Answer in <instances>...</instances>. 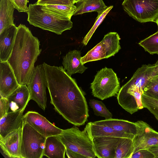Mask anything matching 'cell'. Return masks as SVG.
<instances>
[{
  "label": "cell",
  "instance_id": "33",
  "mask_svg": "<svg viewBox=\"0 0 158 158\" xmlns=\"http://www.w3.org/2000/svg\"><path fill=\"white\" fill-rule=\"evenodd\" d=\"M130 158H155V156L148 149H143L133 152Z\"/></svg>",
  "mask_w": 158,
  "mask_h": 158
},
{
  "label": "cell",
  "instance_id": "28",
  "mask_svg": "<svg viewBox=\"0 0 158 158\" xmlns=\"http://www.w3.org/2000/svg\"><path fill=\"white\" fill-rule=\"evenodd\" d=\"M113 7V6H107L102 11L98 13V16L93 26L82 41V43L84 45L86 46L87 44L97 28L102 22Z\"/></svg>",
  "mask_w": 158,
  "mask_h": 158
},
{
  "label": "cell",
  "instance_id": "36",
  "mask_svg": "<svg viewBox=\"0 0 158 158\" xmlns=\"http://www.w3.org/2000/svg\"><path fill=\"white\" fill-rule=\"evenodd\" d=\"M66 153L69 158H85L83 155L73 151L66 149Z\"/></svg>",
  "mask_w": 158,
  "mask_h": 158
},
{
  "label": "cell",
  "instance_id": "2",
  "mask_svg": "<svg viewBox=\"0 0 158 158\" xmlns=\"http://www.w3.org/2000/svg\"><path fill=\"white\" fill-rule=\"evenodd\" d=\"M40 46V41L28 27L21 24L17 27L13 50L7 61L20 85L29 83L35 63L41 51Z\"/></svg>",
  "mask_w": 158,
  "mask_h": 158
},
{
  "label": "cell",
  "instance_id": "39",
  "mask_svg": "<svg viewBox=\"0 0 158 158\" xmlns=\"http://www.w3.org/2000/svg\"><path fill=\"white\" fill-rule=\"evenodd\" d=\"M81 0H74V3L75 4Z\"/></svg>",
  "mask_w": 158,
  "mask_h": 158
},
{
  "label": "cell",
  "instance_id": "24",
  "mask_svg": "<svg viewBox=\"0 0 158 158\" xmlns=\"http://www.w3.org/2000/svg\"><path fill=\"white\" fill-rule=\"evenodd\" d=\"M42 8L56 16L71 19L77 9L75 4L71 5H41Z\"/></svg>",
  "mask_w": 158,
  "mask_h": 158
},
{
  "label": "cell",
  "instance_id": "9",
  "mask_svg": "<svg viewBox=\"0 0 158 158\" xmlns=\"http://www.w3.org/2000/svg\"><path fill=\"white\" fill-rule=\"evenodd\" d=\"M135 123L137 131L133 139V153L140 149H148L150 146L158 145V132L143 121H138Z\"/></svg>",
  "mask_w": 158,
  "mask_h": 158
},
{
  "label": "cell",
  "instance_id": "32",
  "mask_svg": "<svg viewBox=\"0 0 158 158\" xmlns=\"http://www.w3.org/2000/svg\"><path fill=\"white\" fill-rule=\"evenodd\" d=\"M36 4L41 5H71L75 4L74 0H38Z\"/></svg>",
  "mask_w": 158,
  "mask_h": 158
},
{
  "label": "cell",
  "instance_id": "1",
  "mask_svg": "<svg viewBox=\"0 0 158 158\" xmlns=\"http://www.w3.org/2000/svg\"><path fill=\"white\" fill-rule=\"evenodd\" d=\"M43 64L50 102L55 110L74 125H84L89 117L85 93L63 66Z\"/></svg>",
  "mask_w": 158,
  "mask_h": 158
},
{
  "label": "cell",
  "instance_id": "7",
  "mask_svg": "<svg viewBox=\"0 0 158 158\" xmlns=\"http://www.w3.org/2000/svg\"><path fill=\"white\" fill-rule=\"evenodd\" d=\"M122 5L129 16L140 23L156 22L158 17V0H124Z\"/></svg>",
  "mask_w": 158,
  "mask_h": 158
},
{
  "label": "cell",
  "instance_id": "25",
  "mask_svg": "<svg viewBox=\"0 0 158 158\" xmlns=\"http://www.w3.org/2000/svg\"><path fill=\"white\" fill-rule=\"evenodd\" d=\"M133 139L120 138L116 148L115 158H130L133 152Z\"/></svg>",
  "mask_w": 158,
  "mask_h": 158
},
{
  "label": "cell",
  "instance_id": "21",
  "mask_svg": "<svg viewBox=\"0 0 158 158\" xmlns=\"http://www.w3.org/2000/svg\"><path fill=\"white\" fill-rule=\"evenodd\" d=\"M120 40L119 35L116 32H110L104 35L101 42L106 58L114 56L121 49Z\"/></svg>",
  "mask_w": 158,
  "mask_h": 158
},
{
  "label": "cell",
  "instance_id": "22",
  "mask_svg": "<svg viewBox=\"0 0 158 158\" xmlns=\"http://www.w3.org/2000/svg\"><path fill=\"white\" fill-rule=\"evenodd\" d=\"M15 9L10 0H0V33L9 26L14 24Z\"/></svg>",
  "mask_w": 158,
  "mask_h": 158
},
{
  "label": "cell",
  "instance_id": "29",
  "mask_svg": "<svg viewBox=\"0 0 158 158\" xmlns=\"http://www.w3.org/2000/svg\"><path fill=\"white\" fill-rule=\"evenodd\" d=\"M89 104L92 108L94 114L97 116H100L108 119L112 118V114L107 108L105 105L101 101L95 99L89 100Z\"/></svg>",
  "mask_w": 158,
  "mask_h": 158
},
{
  "label": "cell",
  "instance_id": "41",
  "mask_svg": "<svg viewBox=\"0 0 158 158\" xmlns=\"http://www.w3.org/2000/svg\"></svg>",
  "mask_w": 158,
  "mask_h": 158
},
{
  "label": "cell",
  "instance_id": "19",
  "mask_svg": "<svg viewBox=\"0 0 158 158\" xmlns=\"http://www.w3.org/2000/svg\"><path fill=\"white\" fill-rule=\"evenodd\" d=\"M66 147L58 135L46 138L44 152V156L49 158H64Z\"/></svg>",
  "mask_w": 158,
  "mask_h": 158
},
{
  "label": "cell",
  "instance_id": "15",
  "mask_svg": "<svg viewBox=\"0 0 158 158\" xmlns=\"http://www.w3.org/2000/svg\"><path fill=\"white\" fill-rule=\"evenodd\" d=\"M24 110L9 112L0 119V140L23 125Z\"/></svg>",
  "mask_w": 158,
  "mask_h": 158
},
{
  "label": "cell",
  "instance_id": "26",
  "mask_svg": "<svg viewBox=\"0 0 158 158\" xmlns=\"http://www.w3.org/2000/svg\"><path fill=\"white\" fill-rule=\"evenodd\" d=\"M106 58L105 52L101 41L94 48L81 57V62L84 64L89 62L99 60Z\"/></svg>",
  "mask_w": 158,
  "mask_h": 158
},
{
  "label": "cell",
  "instance_id": "18",
  "mask_svg": "<svg viewBox=\"0 0 158 158\" xmlns=\"http://www.w3.org/2000/svg\"><path fill=\"white\" fill-rule=\"evenodd\" d=\"M81 52L80 51H70L63 57V68L70 76L78 73L82 74L88 68L81 62Z\"/></svg>",
  "mask_w": 158,
  "mask_h": 158
},
{
  "label": "cell",
  "instance_id": "27",
  "mask_svg": "<svg viewBox=\"0 0 158 158\" xmlns=\"http://www.w3.org/2000/svg\"><path fill=\"white\" fill-rule=\"evenodd\" d=\"M139 44L151 54H158V31L140 41Z\"/></svg>",
  "mask_w": 158,
  "mask_h": 158
},
{
  "label": "cell",
  "instance_id": "17",
  "mask_svg": "<svg viewBox=\"0 0 158 158\" xmlns=\"http://www.w3.org/2000/svg\"><path fill=\"white\" fill-rule=\"evenodd\" d=\"M84 130L91 140L95 137L102 136L126 138L133 139L135 136L119 132L106 126L96 124L93 122H90L87 123Z\"/></svg>",
  "mask_w": 158,
  "mask_h": 158
},
{
  "label": "cell",
  "instance_id": "14",
  "mask_svg": "<svg viewBox=\"0 0 158 158\" xmlns=\"http://www.w3.org/2000/svg\"><path fill=\"white\" fill-rule=\"evenodd\" d=\"M17 31L15 24L7 27L0 33V61H7L13 48Z\"/></svg>",
  "mask_w": 158,
  "mask_h": 158
},
{
  "label": "cell",
  "instance_id": "34",
  "mask_svg": "<svg viewBox=\"0 0 158 158\" xmlns=\"http://www.w3.org/2000/svg\"><path fill=\"white\" fill-rule=\"evenodd\" d=\"M15 9L19 12H24L27 13L28 7L27 6L28 0H10Z\"/></svg>",
  "mask_w": 158,
  "mask_h": 158
},
{
  "label": "cell",
  "instance_id": "37",
  "mask_svg": "<svg viewBox=\"0 0 158 158\" xmlns=\"http://www.w3.org/2000/svg\"><path fill=\"white\" fill-rule=\"evenodd\" d=\"M148 149L154 154L155 158H158V145L150 146Z\"/></svg>",
  "mask_w": 158,
  "mask_h": 158
},
{
  "label": "cell",
  "instance_id": "5",
  "mask_svg": "<svg viewBox=\"0 0 158 158\" xmlns=\"http://www.w3.org/2000/svg\"><path fill=\"white\" fill-rule=\"evenodd\" d=\"M90 88L94 97L103 100L117 95L121 88L116 73L105 67L97 72Z\"/></svg>",
  "mask_w": 158,
  "mask_h": 158
},
{
  "label": "cell",
  "instance_id": "12",
  "mask_svg": "<svg viewBox=\"0 0 158 158\" xmlns=\"http://www.w3.org/2000/svg\"><path fill=\"white\" fill-rule=\"evenodd\" d=\"M120 138L109 136L95 137L91 139L96 157L115 158L116 148Z\"/></svg>",
  "mask_w": 158,
  "mask_h": 158
},
{
  "label": "cell",
  "instance_id": "3",
  "mask_svg": "<svg viewBox=\"0 0 158 158\" xmlns=\"http://www.w3.org/2000/svg\"><path fill=\"white\" fill-rule=\"evenodd\" d=\"M27 12V21L34 26L61 35L70 30L73 23L70 19L54 15L43 9L40 5L30 4Z\"/></svg>",
  "mask_w": 158,
  "mask_h": 158
},
{
  "label": "cell",
  "instance_id": "23",
  "mask_svg": "<svg viewBox=\"0 0 158 158\" xmlns=\"http://www.w3.org/2000/svg\"><path fill=\"white\" fill-rule=\"evenodd\" d=\"M76 4L77 9L74 15L93 11L98 13L107 7L103 0H81Z\"/></svg>",
  "mask_w": 158,
  "mask_h": 158
},
{
  "label": "cell",
  "instance_id": "20",
  "mask_svg": "<svg viewBox=\"0 0 158 158\" xmlns=\"http://www.w3.org/2000/svg\"><path fill=\"white\" fill-rule=\"evenodd\" d=\"M96 124L108 126L119 132L135 135L137 131L135 123L127 120L111 118L93 122Z\"/></svg>",
  "mask_w": 158,
  "mask_h": 158
},
{
  "label": "cell",
  "instance_id": "8",
  "mask_svg": "<svg viewBox=\"0 0 158 158\" xmlns=\"http://www.w3.org/2000/svg\"><path fill=\"white\" fill-rule=\"evenodd\" d=\"M47 85L43 64L35 67L27 86L30 93L31 100L35 101L44 110L47 107L46 89Z\"/></svg>",
  "mask_w": 158,
  "mask_h": 158
},
{
  "label": "cell",
  "instance_id": "40",
  "mask_svg": "<svg viewBox=\"0 0 158 158\" xmlns=\"http://www.w3.org/2000/svg\"><path fill=\"white\" fill-rule=\"evenodd\" d=\"M156 23H157L158 27V17L156 19Z\"/></svg>",
  "mask_w": 158,
  "mask_h": 158
},
{
  "label": "cell",
  "instance_id": "30",
  "mask_svg": "<svg viewBox=\"0 0 158 158\" xmlns=\"http://www.w3.org/2000/svg\"><path fill=\"white\" fill-rule=\"evenodd\" d=\"M142 100L144 107L147 109L158 121V100L143 93Z\"/></svg>",
  "mask_w": 158,
  "mask_h": 158
},
{
  "label": "cell",
  "instance_id": "10",
  "mask_svg": "<svg viewBox=\"0 0 158 158\" xmlns=\"http://www.w3.org/2000/svg\"><path fill=\"white\" fill-rule=\"evenodd\" d=\"M23 121L28 123L46 137L60 134L63 130L55 126L45 117L34 111H29L23 115Z\"/></svg>",
  "mask_w": 158,
  "mask_h": 158
},
{
  "label": "cell",
  "instance_id": "6",
  "mask_svg": "<svg viewBox=\"0 0 158 158\" xmlns=\"http://www.w3.org/2000/svg\"><path fill=\"white\" fill-rule=\"evenodd\" d=\"M46 138L23 121L20 156L21 158H41Z\"/></svg>",
  "mask_w": 158,
  "mask_h": 158
},
{
  "label": "cell",
  "instance_id": "31",
  "mask_svg": "<svg viewBox=\"0 0 158 158\" xmlns=\"http://www.w3.org/2000/svg\"><path fill=\"white\" fill-rule=\"evenodd\" d=\"M143 93L158 100V75L151 80L145 88Z\"/></svg>",
  "mask_w": 158,
  "mask_h": 158
},
{
  "label": "cell",
  "instance_id": "35",
  "mask_svg": "<svg viewBox=\"0 0 158 158\" xmlns=\"http://www.w3.org/2000/svg\"><path fill=\"white\" fill-rule=\"evenodd\" d=\"M9 105L7 98L0 96V119L8 112Z\"/></svg>",
  "mask_w": 158,
  "mask_h": 158
},
{
  "label": "cell",
  "instance_id": "11",
  "mask_svg": "<svg viewBox=\"0 0 158 158\" xmlns=\"http://www.w3.org/2000/svg\"><path fill=\"white\" fill-rule=\"evenodd\" d=\"M20 85L7 61H0V96L7 98Z\"/></svg>",
  "mask_w": 158,
  "mask_h": 158
},
{
  "label": "cell",
  "instance_id": "13",
  "mask_svg": "<svg viewBox=\"0 0 158 158\" xmlns=\"http://www.w3.org/2000/svg\"><path fill=\"white\" fill-rule=\"evenodd\" d=\"M23 125L0 140V146L3 153L10 158H21L20 146Z\"/></svg>",
  "mask_w": 158,
  "mask_h": 158
},
{
  "label": "cell",
  "instance_id": "38",
  "mask_svg": "<svg viewBox=\"0 0 158 158\" xmlns=\"http://www.w3.org/2000/svg\"><path fill=\"white\" fill-rule=\"evenodd\" d=\"M155 65V71L157 74L158 75V60L156 62V63L154 64Z\"/></svg>",
  "mask_w": 158,
  "mask_h": 158
},
{
  "label": "cell",
  "instance_id": "4",
  "mask_svg": "<svg viewBox=\"0 0 158 158\" xmlns=\"http://www.w3.org/2000/svg\"><path fill=\"white\" fill-rule=\"evenodd\" d=\"M58 136L66 149L78 153L86 158L96 157L92 141L85 130L81 131L74 125L70 128L63 130Z\"/></svg>",
  "mask_w": 158,
  "mask_h": 158
},
{
  "label": "cell",
  "instance_id": "16",
  "mask_svg": "<svg viewBox=\"0 0 158 158\" xmlns=\"http://www.w3.org/2000/svg\"><path fill=\"white\" fill-rule=\"evenodd\" d=\"M7 99L9 105V112L25 110L31 100L30 94L27 85H20Z\"/></svg>",
  "mask_w": 158,
  "mask_h": 158
}]
</instances>
